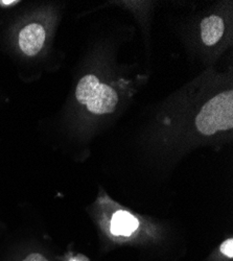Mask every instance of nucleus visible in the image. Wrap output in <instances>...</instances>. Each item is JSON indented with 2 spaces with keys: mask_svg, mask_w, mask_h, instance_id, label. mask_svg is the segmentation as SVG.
<instances>
[{
  "mask_svg": "<svg viewBox=\"0 0 233 261\" xmlns=\"http://www.w3.org/2000/svg\"><path fill=\"white\" fill-rule=\"evenodd\" d=\"M196 125L199 132L206 136L232 128L233 92H223L206 102L196 118Z\"/></svg>",
  "mask_w": 233,
  "mask_h": 261,
  "instance_id": "obj_1",
  "label": "nucleus"
},
{
  "mask_svg": "<svg viewBox=\"0 0 233 261\" xmlns=\"http://www.w3.org/2000/svg\"><path fill=\"white\" fill-rule=\"evenodd\" d=\"M75 96L80 103L86 105L88 110L97 115L114 111L118 102L117 93L106 84H100L93 74L85 75L77 84Z\"/></svg>",
  "mask_w": 233,
  "mask_h": 261,
  "instance_id": "obj_2",
  "label": "nucleus"
},
{
  "mask_svg": "<svg viewBox=\"0 0 233 261\" xmlns=\"http://www.w3.org/2000/svg\"><path fill=\"white\" fill-rule=\"evenodd\" d=\"M45 41V31L38 23H31L21 30L19 34V46L27 56L37 55Z\"/></svg>",
  "mask_w": 233,
  "mask_h": 261,
  "instance_id": "obj_3",
  "label": "nucleus"
},
{
  "mask_svg": "<svg viewBox=\"0 0 233 261\" xmlns=\"http://www.w3.org/2000/svg\"><path fill=\"white\" fill-rule=\"evenodd\" d=\"M224 21L219 16L205 18L201 23V37L205 45H215L224 34Z\"/></svg>",
  "mask_w": 233,
  "mask_h": 261,
  "instance_id": "obj_4",
  "label": "nucleus"
},
{
  "mask_svg": "<svg viewBox=\"0 0 233 261\" xmlns=\"http://www.w3.org/2000/svg\"><path fill=\"white\" fill-rule=\"evenodd\" d=\"M138 226V220L126 211H117L112 216L111 232L116 236H129L136 231Z\"/></svg>",
  "mask_w": 233,
  "mask_h": 261,
  "instance_id": "obj_5",
  "label": "nucleus"
},
{
  "mask_svg": "<svg viewBox=\"0 0 233 261\" xmlns=\"http://www.w3.org/2000/svg\"><path fill=\"white\" fill-rule=\"evenodd\" d=\"M221 252L229 257V258H232L233 257V239L232 238H229L227 239V241H225L222 246H221Z\"/></svg>",
  "mask_w": 233,
  "mask_h": 261,
  "instance_id": "obj_6",
  "label": "nucleus"
},
{
  "mask_svg": "<svg viewBox=\"0 0 233 261\" xmlns=\"http://www.w3.org/2000/svg\"><path fill=\"white\" fill-rule=\"evenodd\" d=\"M23 261H48L43 255L38 254V253H34L29 255Z\"/></svg>",
  "mask_w": 233,
  "mask_h": 261,
  "instance_id": "obj_7",
  "label": "nucleus"
},
{
  "mask_svg": "<svg viewBox=\"0 0 233 261\" xmlns=\"http://www.w3.org/2000/svg\"><path fill=\"white\" fill-rule=\"evenodd\" d=\"M68 261H90V260L87 257H85V256L79 254L76 257H73V258L69 259Z\"/></svg>",
  "mask_w": 233,
  "mask_h": 261,
  "instance_id": "obj_8",
  "label": "nucleus"
},
{
  "mask_svg": "<svg viewBox=\"0 0 233 261\" xmlns=\"http://www.w3.org/2000/svg\"><path fill=\"white\" fill-rule=\"evenodd\" d=\"M19 2H16V0H3V2H0V5L3 6H13L18 4Z\"/></svg>",
  "mask_w": 233,
  "mask_h": 261,
  "instance_id": "obj_9",
  "label": "nucleus"
}]
</instances>
